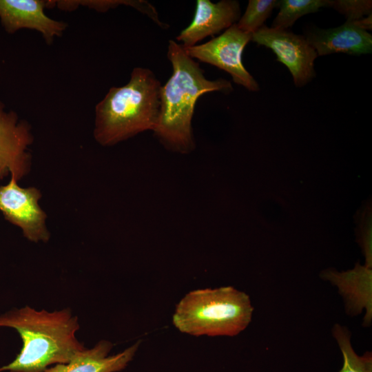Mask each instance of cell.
<instances>
[{
  "instance_id": "8",
  "label": "cell",
  "mask_w": 372,
  "mask_h": 372,
  "mask_svg": "<svg viewBox=\"0 0 372 372\" xmlns=\"http://www.w3.org/2000/svg\"><path fill=\"white\" fill-rule=\"evenodd\" d=\"M32 141L30 125L14 112H7L0 101V180L10 174L18 182L28 173V147Z\"/></svg>"
},
{
  "instance_id": "10",
  "label": "cell",
  "mask_w": 372,
  "mask_h": 372,
  "mask_svg": "<svg viewBox=\"0 0 372 372\" xmlns=\"http://www.w3.org/2000/svg\"><path fill=\"white\" fill-rule=\"evenodd\" d=\"M46 1L40 0H0V20L6 31L14 33L22 28L39 32L47 43L60 37L67 24L48 17L44 12Z\"/></svg>"
},
{
  "instance_id": "4",
  "label": "cell",
  "mask_w": 372,
  "mask_h": 372,
  "mask_svg": "<svg viewBox=\"0 0 372 372\" xmlns=\"http://www.w3.org/2000/svg\"><path fill=\"white\" fill-rule=\"evenodd\" d=\"M253 311L249 296L233 287L196 289L176 304L172 322L194 336H234L249 325Z\"/></svg>"
},
{
  "instance_id": "18",
  "label": "cell",
  "mask_w": 372,
  "mask_h": 372,
  "mask_svg": "<svg viewBox=\"0 0 372 372\" xmlns=\"http://www.w3.org/2000/svg\"><path fill=\"white\" fill-rule=\"evenodd\" d=\"M120 4L130 5L139 12L152 18L156 13V9L147 1H102L92 3L93 8L100 11H105L110 8H114Z\"/></svg>"
},
{
  "instance_id": "3",
  "label": "cell",
  "mask_w": 372,
  "mask_h": 372,
  "mask_svg": "<svg viewBox=\"0 0 372 372\" xmlns=\"http://www.w3.org/2000/svg\"><path fill=\"white\" fill-rule=\"evenodd\" d=\"M161 87L151 70L135 68L127 84L111 87L95 107L96 142L112 146L143 132H153L160 114Z\"/></svg>"
},
{
  "instance_id": "13",
  "label": "cell",
  "mask_w": 372,
  "mask_h": 372,
  "mask_svg": "<svg viewBox=\"0 0 372 372\" xmlns=\"http://www.w3.org/2000/svg\"><path fill=\"white\" fill-rule=\"evenodd\" d=\"M324 276L338 287L351 312L359 313L366 308L364 320L369 324L372 315L371 268L357 264L352 270L342 273L329 271Z\"/></svg>"
},
{
  "instance_id": "9",
  "label": "cell",
  "mask_w": 372,
  "mask_h": 372,
  "mask_svg": "<svg viewBox=\"0 0 372 372\" xmlns=\"http://www.w3.org/2000/svg\"><path fill=\"white\" fill-rule=\"evenodd\" d=\"M240 18L239 2L222 0H197L194 18L176 39L184 48L192 47L209 36L219 33L236 23Z\"/></svg>"
},
{
  "instance_id": "5",
  "label": "cell",
  "mask_w": 372,
  "mask_h": 372,
  "mask_svg": "<svg viewBox=\"0 0 372 372\" xmlns=\"http://www.w3.org/2000/svg\"><path fill=\"white\" fill-rule=\"evenodd\" d=\"M251 35L240 30L235 23L206 43L183 48L191 58L228 72L235 83L249 91L257 92L260 90L259 85L242 61L243 50L251 40Z\"/></svg>"
},
{
  "instance_id": "6",
  "label": "cell",
  "mask_w": 372,
  "mask_h": 372,
  "mask_svg": "<svg viewBox=\"0 0 372 372\" xmlns=\"http://www.w3.org/2000/svg\"><path fill=\"white\" fill-rule=\"evenodd\" d=\"M251 41L272 50L277 61L289 70L297 87L305 85L316 76L314 61L318 54L305 37L264 25L252 34Z\"/></svg>"
},
{
  "instance_id": "20",
  "label": "cell",
  "mask_w": 372,
  "mask_h": 372,
  "mask_svg": "<svg viewBox=\"0 0 372 372\" xmlns=\"http://www.w3.org/2000/svg\"><path fill=\"white\" fill-rule=\"evenodd\" d=\"M371 16L372 14H370L366 17H364L361 19L354 21L355 23L360 28L367 30H371L372 28V20H371Z\"/></svg>"
},
{
  "instance_id": "2",
  "label": "cell",
  "mask_w": 372,
  "mask_h": 372,
  "mask_svg": "<svg viewBox=\"0 0 372 372\" xmlns=\"http://www.w3.org/2000/svg\"><path fill=\"white\" fill-rule=\"evenodd\" d=\"M10 327L19 333L20 353L0 372H43L54 364L70 362L85 348L75 333L79 329L77 317L70 309L49 312L28 306L0 315V327Z\"/></svg>"
},
{
  "instance_id": "15",
  "label": "cell",
  "mask_w": 372,
  "mask_h": 372,
  "mask_svg": "<svg viewBox=\"0 0 372 372\" xmlns=\"http://www.w3.org/2000/svg\"><path fill=\"white\" fill-rule=\"evenodd\" d=\"M333 332L343 356L339 372H372V353L358 355L351 346L348 331L339 324L335 325Z\"/></svg>"
},
{
  "instance_id": "1",
  "label": "cell",
  "mask_w": 372,
  "mask_h": 372,
  "mask_svg": "<svg viewBox=\"0 0 372 372\" xmlns=\"http://www.w3.org/2000/svg\"><path fill=\"white\" fill-rule=\"evenodd\" d=\"M167 59L172 74L161 87L160 114L153 132L167 150L187 154L196 148L192 118L198 99L207 92L229 94L233 87L225 79H207L200 65L177 41H169Z\"/></svg>"
},
{
  "instance_id": "14",
  "label": "cell",
  "mask_w": 372,
  "mask_h": 372,
  "mask_svg": "<svg viewBox=\"0 0 372 372\" xmlns=\"http://www.w3.org/2000/svg\"><path fill=\"white\" fill-rule=\"evenodd\" d=\"M278 3L280 10L271 28L287 30L300 17L329 7L330 0H281Z\"/></svg>"
},
{
  "instance_id": "7",
  "label": "cell",
  "mask_w": 372,
  "mask_h": 372,
  "mask_svg": "<svg viewBox=\"0 0 372 372\" xmlns=\"http://www.w3.org/2000/svg\"><path fill=\"white\" fill-rule=\"evenodd\" d=\"M41 192L34 187L23 188L11 177L0 187V211L4 218L20 227L23 236L32 242H47L50 233L46 227V214L39 205Z\"/></svg>"
},
{
  "instance_id": "17",
  "label": "cell",
  "mask_w": 372,
  "mask_h": 372,
  "mask_svg": "<svg viewBox=\"0 0 372 372\" xmlns=\"http://www.w3.org/2000/svg\"><path fill=\"white\" fill-rule=\"evenodd\" d=\"M329 7L345 16L347 21H357L371 14V0H330Z\"/></svg>"
},
{
  "instance_id": "11",
  "label": "cell",
  "mask_w": 372,
  "mask_h": 372,
  "mask_svg": "<svg viewBox=\"0 0 372 372\" xmlns=\"http://www.w3.org/2000/svg\"><path fill=\"white\" fill-rule=\"evenodd\" d=\"M318 55L333 53L365 54L372 52V36L354 21H347L334 28L315 29L305 37Z\"/></svg>"
},
{
  "instance_id": "12",
  "label": "cell",
  "mask_w": 372,
  "mask_h": 372,
  "mask_svg": "<svg viewBox=\"0 0 372 372\" xmlns=\"http://www.w3.org/2000/svg\"><path fill=\"white\" fill-rule=\"evenodd\" d=\"M138 340L123 351L108 355L113 344L107 340L99 341L93 348L79 352L70 362L56 364L43 372H116L125 369L136 352Z\"/></svg>"
},
{
  "instance_id": "19",
  "label": "cell",
  "mask_w": 372,
  "mask_h": 372,
  "mask_svg": "<svg viewBox=\"0 0 372 372\" xmlns=\"http://www.w3.org/2000/svg\"><path fill=\"white\" fill-rule=\"evenodd\" d=\"M371 224V212L370 209L363 214L361 227L362 240L363 242L364 251L366 258L365 266L369 268H371L372 265Z\"/></svg>"
},
{
  "instance_id": "16",
  "label": "cell",
  "mask_w": 372,
  "mask_h": 372,
  "mask_svg": "<svg viewBox=\"0 0 372 372\" xmlns=\"http://www.w3.org/2000/svg\"><path fill=\"white\" fill-rule=\"evenodd\" d=\"M278 4L276 0H249L244 14L236 23L237 27L243 32L253 34L264 25Z\"/></svg>"
}]
</instances>
